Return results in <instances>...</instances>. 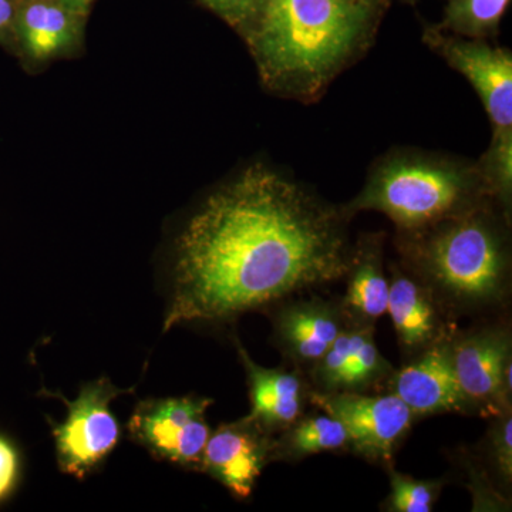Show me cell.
<instances>
[{
  "label": "cell",
  "instance_id": "cell-10",
  "mask_svg": "<svg viewBox=\"0 0 512 512\" xmlns=\"http://www.w3.org/2000/svg\"><path fill=\"white\" fill-rule=\"evenodd\" d=\"M272 434L249 416L221 424L205 444L200 471L220 481L237 497H249L262 470L272 461Z\"/></svg>",
  "mask_w": 512,
  "mask_h": 512
},
{
  "label": "cell",
  "instance_id": "cell-8",
  "mask_svg": "<svg viewBox=\"0 0 512 512\" xmlns=\"http://www.w3.org/2000/svg\"><path fill=\"white\" fill-rule=\"evenodd\" d=\"M424 43L474 87L493 130H512V53L488 40L427 28Z\"/></svg>",
  "mask_w": 512,
  "mask_h": 512
},
{
  "label": "cell",
  "instance_id": "cell-7",
  "mask_svg": "<svg viewBox=\"0 0 512 512\" xmlns=\"http://www.w3.org/2000/svg\"><path fill=\"white\" fill-rule=\"evenodd\" d=\"M311 400L345 426L349 450L380 463H392L394 453L416 417L393 393L367 396L355 392H315L311 394Z\"/></svg>",
  "mask_w": 512,
  "mask_h": 512
},
{
  "label": "cell",
  "instance_id": "cell-12",
  "mask_svg": "<svg viewBox=\"0 0 512 512\" xmlns=\"http://www.w3.org/2000/svg\"><path fill=\"white\" fill-rule=\"evenodd\" d=\"M84 20L57 0H22L13 26L22 59L37 67L73 56L82 49Z\"/></svg>",
  "mask_w": 512,
  "mask_h": 512
},
{
  "label": "cell",
  "instance_id": "cell-24",
  "mask_svg": "<svg viewBox=\"0 0 512 512\" xmlns=\"http://www.w3.org/2000/svg\"><path fill=\"white\" fill-rule=\"evenodd\" d=\"M18 6L16 0H0V37L13 32Z\"/></svg>",
  "mask_w": 512,
  "mask_h": 512
},
{
  "label": "cell",
  "instance_id": "cell-25",
  "mask_svg": "<svg viewBox=\"0 0 512 512\" xmlns=\"http://www.w3.org/2000/svg\"><path fill=\"white\" fill-rule=\"evenodd\" d=\"M57 2L63 3L67 8L76 10V12L87 16L89 15L94 0H57Z\"/></svg>",
  "mask_w": 512,
  "mask_h": 512
},
{
  "label": "cell",
  "instance_id": "cell-11",
  "mask_svg": "<svg viewBox=\"0 0 512 512\" xmlns=\"http://www.w3.org/2000/svg\"><path fill=\"white\" fill-rule=\"evenodd\" d=\"M389 389L414 416L474 410L458 382L450 343L444 340L421 350L416 360L393 372Z\"/></svg>",
  "mask_w": 512,
  "mask_h": 512
},
{
  "label": "cell",
  "instance_id": "cell-13",
  "mask_svg": "<svg viewBox=\"0 0 512 512\" xmlns=\"http://www.w3.org/2000/svg\"><path fill=\"white\" fill-rule=\"evenodd\" d=\"M276 312L275 338L293 363L312 367L328 352L340 333L349 328L339 302L312 296L286 299Z\"/></svg>",
  "mask_w": 512,
  "mask_h": 512
},
{
  "label": "cell",
  "instance_id": "cell-22",
  "mask_svg": "<svg viewBox=\"0 0 512 512\" xmlns=\"http://www.w3.org/2000/svg\"><path fill=\"white\" fill-rule=\"evenodd\" d=\"M512 419L511 412L498 416L497 423L491 430L490 448L497 470L505 483H511L512 477Z\"/></svg>",
  "mask_w": 512,
  "mask_h": 512
},
{
  "label": "cell",
  "instance_id": "cell-23",
  "mask_svg": "<svg viewBox=\"0 0 512 512\" xmlns=\"http://www.w3.org/2000/svg\"><path fill=\"white\" fill-rule=\"evenodd\" d=\"M19 474V457L16 448L0 437V501L15 488Z\"/></svg>",
  "mask_w": 512,
  "mask_h": 512
},
{
  "label": "cell",
  "instance_id": "cell-19",
  "mask_svg": "<svg viewBox=\"0 0 512 512\" xmlns=\"http://www.w3.org/2000/svg\"><path fill=\"white\" fill-rule=\"evenodd\" d=\"M498 207L510 217L512 200V130H493L490 146L476 161Z\"/></svg>",
  "mask_w": 512,
  "mask_h": 512
},
{
  "label": "cell",
  "instance_id": "cell-6",
  "mask_svg": "<svg viewBox=\"0 0 512 512\" xmlns=\"http://www.w3.org/2000/svg\"><path fill=\"white\" fill-rule=\"evenodd\" d=\"M211 404V399L198 396L138 403L128 421L131 439L161 460L200 471L211 434L205 420Z\"/></svg>",
  "mask_w": 512,
  "mask_h": 512
},
{
  "label": "cell",
  "instance_id": "cell-16",
  "mask_svg": "<svg viewBox=\"0 0 512 512\" xmlns=\"http://www.w3.org/2000/svg\"><path fill=\"white\" fill-rule=\"evenodd\" d=\"M392 318L400 345L407 352H421L443 340L439 302L420 281L394 269L389 281L387 312Z\"/></svg>",
  "mask_w": 512,
  "mask_h": 512
},
{
  "label": "cell",
  "instance_id": "cell-15",
  "mask_svg": "<svg viewBox=\"0 0 512 512\" xmlns=\"http://www.w3.org/2000/svg\"><path fill=\"white\" fill-rule=\"evenodd\" d=\"M383 234H366L353 245L348 289L340 301L350 326H373L387 312L389 278L383 268Z\"/></svg>",
  "mask_w": 512,
  "mask_h": 512
},
{
  "label": "cell",
  "instance_id": "cell-4",
  "mask_svg": "<svg viewBox=\"0 0 512 512\" xmlns=\"http://www.w3.org/2000/svg\"><path fill=\"white\" fill-rule=\"evenodd\" d=\"M487 202L495 201L476 161L402 148L372 165L362 191L343 210L349 217L380 212L399 234H412Z\"/></svg>",
  "mask_w": 512,
  "mask_h": 512
},
{
  "label": "cell",
  "instance_id": "cell-1",
  "mask_svg": "<svg viewBox=\"0 0 512 512\" xmlns=\"http://www.w3.org/2000/svg\"><path fill=\"white\" fill-rule=\"evenodd\" d=\"M349 215L266 163L211 192L175 239L164 332L224 320L346 278Z\"/></svg>",
  "mask_w": 512,
  "mask_h": 512
},
{
  "label": "cell",
  "instance_id": "cell-14",
  "mask_svg": "<svg viewBox=\"0 0 512 512\" xmlns=\"http://www.w3.org/2000/svg\"><path fill=\"white\" fill-rule=\"evenodd\" d=\"M238 352L247 370L252 404L249 417L271 433L284 431L301 419L309 397L301 375L256 365L241 345Z\"/></svg>",
  "mask_w": 512,
  "mask_h": 512
},
{
  "label": "cell",
  "instance_id": "cell-18",
  "mask_svg": "<svg viewBox=\"0 0 512 512\" xmlns=\"http://www.w3.org/2000/svg\"><path fill=\"white\" fill-rule=\"evenodd\" d=\"M510 0H446L444 18L437 29L468 39L497 35Z\"/></svg>",
  "mask_w": 512,
  "mask_h": 512
},
{
  "label": "cell",
  "instance_id": "cell-21",
  "mask_svg": "<svg viewBox=\"0 0 512 512\" xmlns=\"http://www.w3.org/2000/svg\"><path fill=\"white\" fill-rule=\"evenodd\" d=\"M231 26L239 36L247 35L261 13L265 0H198Z\"/></svg>",
  "mask_w": 512,
  "mask_h": 512
},
{
  "label": "cell",
  "instance_id": "cell-9",
  "mask_svg": "<svg viewBox=\"0 0 512 512\" xmlns=\"http://www.w3.org/2000/svg\"><path fill=\"white\" fill-rule=\"evenodd\" d=\"M461 389L473 409L493 416L510 413L511 338L504 329L478 330L450 343Z\"/></svg>",
  "mask_w": 512,
  "mask_h": 512
},
{
  "label": "cell",
  "instance_id": "cell-20",
  "mask_svg": "<svg viewBox=\"0 0 512 512\" xmlns=\"http://www.w3.org/2000/svg\"><path fill=\"white\" fill-rule=\"evenodd\" d=\"M439 481L414 480L390 471V510L394 512H430L440 494Z\"/></svg>",
  "mask_w": 512,
  "mask_h": 512
},
{
  "label": "cell",
  "instance_id": "cell-2",
  "mask_svg": "<svg viewBox=\"0 0 512 512\" xmlns=\"http://www.w3.org/2000/svg\"><path fill=\"white\" fill-rule=\"evenodd\" d=\"M375 0H265L242 37L269 93L309 104L372 47Z\"/></svg>",
  "mask_w": 512,
  "mask_h": 512
},
{
  "label": "cell",
  "instance_id": "cell-5",
  "mask_svg": "<svg viewBox=\"0 0 512 512\" xmlns=\"http://www.w3.org/2000/svg\"><path fill=\"white\" fill-rule=\"evenodd\" d=\"M130 390L119 389L103 377L84 384L74 402L57 394L69 407L64 423L56 424L50 420L56 441L57 463L63 473L83 478L116 448L120 441V426L110 412V403Z\"/></svg>",
  "mask_w": 512,
  "mask_h": 512
},
{
  "label": "cell",
  "instance_id": "cell-17",
  "mask_svg": "<svg viewBox=\"0 0 512 512\" xmlns=\"http://www.w3.org/2000/svg\"><path fill=\"white\" fill-rule=\"evenodd\" d=\"M345 426L329 414L301 417L274 441L272 461H298L312 454L349 450Z\"/></svg>",
  "mask_w": 512,
  "mask_h": 512
},
{
  "label": "cell",
  "instance_id": "cell-3",
  "mask_svg": "<svg viewBox=\"0 0 512 512\" xmlns=\"http://www.w3.org/2000/svg\"><path fill=\"white\" fill-rule=\"evenodd\" d=\"M510 217L487 202L433 227L399 234L406 264L437 302L460 311L503 301L510 284Z\"/></svg>",
  "mask_w": 512,
  "mask_h": 512
}]
</instances>
